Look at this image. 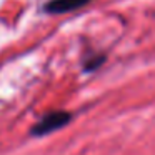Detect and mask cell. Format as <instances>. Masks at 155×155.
<instances>
[{
    "mask_svg": "<svg viewBox=\"0 0 155 155\" xmlns=\"http://www.w3.org/2000/svg\"><path fill=\"white\" fill-rule=\"evenodd\" d=\"M70 118H72V115L68 114V112H62V110L50 112V114H47L44 118H40V120L30 128V135H34V137H42V135H47V134H50V132H55V130H58V128L65 127Z\"/></svg>",
    "mask_w": 155,
    "mask_h": 155,
    "instance_id": "6da1fadb",
    "label": "cell"
},
{
    "mask_svg": "<svg viewBox=\"0 0 155 155\" xmlns=\"http://www.w3.org/2000/svg\"><path fill=\"white\" fill-rule=\"evenodd\" d=\"M90 0H48L44 5V10L47 14H65L70 10H77V8L87 5Z\"/></svg>",
    "mask_w": 155,
    "mask_h": 155,
    "instance_id": "7a4b0ae2",
    "label": "cell"
}]
</instances>
